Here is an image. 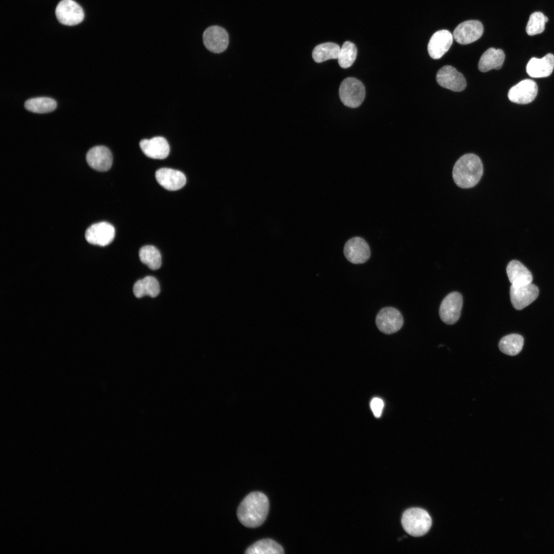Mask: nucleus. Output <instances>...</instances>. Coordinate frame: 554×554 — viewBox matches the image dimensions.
Wrapping results in <instances>:
<instances>
[{"instance_id":"nucleus-27","label":"nucleus","mask_w":554,"mask_h":554,"mask_svg":"<svg viewBox=\"0 0 554 554\" xmlns=\"http://www.w3.org/2000/svg\"><path fill=\"white\" fill-rule=\"evenodd\" d=\"M141 261L150 269L157 270L161 266L162 258L159 250L152 245H146L139 251Z\"/></svg>"},{"instance_id":"nucleus-26","label":"nucleus","mask_w":554,"mask_h":554,"mask_svg":"<svg viewBox=\"0 0 554 554\" xmlns=\"http://www.w3.org/2000/svg\"><path fill=\"white\" fill-rule=\"evenodd\" d=\"M524 339L518 334H510L503 337L499 342V347L504 353L516 355L522 350Z\"/></svg>"},{"instance_id":"nucleus-17","label":"nucleus","mask_w":554,"mask_h":554,"mask_svg":"<svg viewBox=\"0 0 554 554\" xmlns=\"http://www.w3.org/2000/svg\"><path fill=\"white\" fill-rule=\"evenodd\" d=\"M155 176L159 184L168 190L180 189L186 183V176L183 172L171 168H161L156 171Z\"/></svg>"},{"instance_id":"nucleus-3","label":"nucleus","mask_w":554,"mask_h":554,"mask_svg":"<svg viewBox=\"0 0 554 554\" xmlns=\"http://www.w3.org/2000/svg\"><path fill=\"white\" fill-rule=\"evenodd\" d=\"M401 522L406 532L413 537H420L429 531L431 526L432 520L426 510L414 507L404 512Z\"/></svg>"},{"instance_id":"nucleus-24","label":"nucleus","mask_w":554,"mask_h":554,"mask_svg":"<svg viewBox=\"0 0 554 554\" xmlns=\"http://www.w3.org/2000/svg\"><path fill=\"white\" fill-rule=\"evenodd\" d=\"M340 46L334 43L327 42L316 46L312 51V57L316 63H322L330 59L338 58Z\"/></svg>"},{"instance_id":"nucleus-10","label":"nucleus","mask_w":554,"mask_h":554,"mask_svg":"<svg viewBox=\"0 0 554 554\" xmlns=\"http://www.w3.org/2000/svg\"><path fill=\"white\" fill-rule=\"evenodd\" d=\"M203 41L208 50L219 53L226 49L229 43V36L224 28L218 26H212L207 28L204 32Z\"/></svg>"},{"instance_id":"nucleus-11","label":"nucleus","mask_w":554,"mask_h":554,"mask_svg":"<svg viewBox=\"0 0 554 554\" xmlns=\"http://www.w3.org/2000/svg\"><path fill=\"white\" fill-rule=\"evenodd\" d=\"M538 288L532 283L510 288V300L513 307L521 310L533 302L538 296Z\"/></svg>"},{"instance_id":"nucleus-1","label":"nucleus","mask_w":554,"mask_h":554,"mask_svg":"<svg viewBox=\"0 0 554 554\" xmlns=\"http://www.w3.org/2000/svg\"><path fill=\"white\" fill-rule=\"evenodd\" d=\"M269 508V501L264 493L252 492L240 503L237 511L238 518L247 527H257L265 521Z\"/></svg>"},{"instance_id":"nucleus-7","label":"nucleus","mask_w":554,"mask_h":554,"mask_svg":"<svg viewBox=\"0 0 554 554\" xmlns=\"http://www.w3.org/2000/svg\"><path fill=\"white\" fill-rule=\"evenodd\" d=\"M463 305V298L458 292L448 294L442 301L439 309L441 319L445 323L453 324L460 316Z\"/></svg>"},{"instance_id":"nucleus-16","label":"nucleus","mask_w":554,"mask_h":554,"mask_svg":"<svg viewBox=\"0 0 554 554\" xmlns=\"http://www.w3.org/2000/svg\"><path fill=\"white\" fill-rule=\"evenodd\" d=\"M453 37L452 34L447 30L436 32L428 44V52L430 56L436 60L440 58L450 48Z\"/></svg>"},{"instance_id":"nucleus-21","label":"nucleus","mask_w":554,"mask_h":554,"mask_svg":"<svg viewBox=\"0 0 554 554\" xmlns=\"http://www.w3.org/2000/svg\"><path fill=\"white\" fill-rule=\"evenodd\" d=\"M504 60L505 54L502 49L489 48L480 57L479 70L483 72L492 69L498 70L502 67Z\"/></svg>"},{"instance_id":"nucleus-23","label":"nucleus","mask_w":554,"mask_h":554,"mask_svg":"<svg viewBox=\"0 0 554 554\" xmlns=\"http://www.w3.org/2000/svg\"><path fill=\"white\" fill-rule=\"evenodd\" d=\"M247 554H283L282 547L270 539H263L249 546L245 551Z\"/></svg>"},{"instance_id":"nucleus-8","label":"nucleus","mask_w":554,"mask_h":554,"mask_svg":"<svg viewBox=\"0 0 554 554\" xmlns=\"http://www.w3.org/2000/svg\"><path fill=\"white\" fill-rule=\"evenodd\" d=\"M436 81L441 87L456 92L463 90L466 86V81L463 74L449 65L444 66L439 70Z\"/></svg>"},{"instance_id":"nucleus-19","label":"nucleus","mask_w":554,"mask_h":554,"mask_svg":"<svg viewBox=\"0 0 554 554\" xmlns=\"http://www.w3.org/2000/svg\"><path fill=\"white\" fill-rule=\"evenodd\" d=\"M554 68V55L548 53L541 58H531L526 66L528 74L535 78L549 76Z\"/></svg>"},{"instance_id":"nucleus-29","label":"nucleus","mask_w":554,"mask_h":554,"mask_svg":"<svg viewBox=\"0 0 554 554\" xmlns=\"http://www.w3.org/2000/svg\"><path fill=\"white\" fill-rule=\"evenodd\" d=\"M548 21L547 17L541 12L532 13L527 23L526 31L527 34L532 36L541 33L545 29V23Z\"/></svg>"},{"instance_id":"nucleus-13","label":"nucleus","mask_w":554,"mask_h":554,"mask_svg":"<svg viewBox=\"0 0 554 554\" xmlns=\"http://www.w3.org/2000/svg\"><path fill=\"white\" fill-rule=\"evenodd\" d=\"M114 236V227L104 222L92 225L85 232V238L88 243L101 246H105L110 244Z\"/></svg>"},{"instance_id":"nucleus-12","label":"nucleus","mask_w":554,"mask_h":554,"mask_svg":"<svg viewBox=\"0 0 554 554\" xmlns=\"http://www.w3.org/2000/svg\"><path fill=\"white\" fill-rule=\"evenodd\" d=\"M483 29V25L480 21H466L457 26L453 32V37L460 44H470L480 38Z\"/></svg>"},{"instance_id":"nucleus-14","label":"nucleus","mask_w":554,"mask_h":554,"mask_svg":"<svg viewBox=\"0 0 554 554\" xmlns=\"http://www.w3.org/2000/svg\"><path fill=\"white\" fill-rule=\"evenodd\" d=\"M538 86L533 80H524L512 87L508 93L509 100L519 104L531 102L536 97Z\"/></svg>"},{"instance_id":"nucleus-9","label":"nucleus","mask_w":554,"mask_h":554,"mask_svg":"<svg viewBox=\"0 0 554 554\" xmlns=\"http://www.w3.org/2000/svg\"><path fill=\"white\" fill-rule=\"evenodd\" d=\"M346 259L354 264L365 263L370 256L368 243L360 237H354L346 242L344 247Z\"/></svg>"},{"instance_id":"nucleus-25","label":"nucleus","mask_w":554,"mask_h":554,"mask_svg":"<svg viewBox=\"0 0 554 554\" xmlns=\"http://www.w3.org/2000/svg\"><path fill=\"white\" fill-rule=\"evenodd\" d=\"M56 101L48 97H38L27 100L25 102V108L32 112L45 113L53 111L56 108Z\"/></svg>"},{"instance_id":"nucleus-5","label":"nucleus","mask_w":554,"mask_h":554,"mask_svg":"<svg viewBox=\"0 0 554 554\" xmlns=\"http://www.w3.org/2000/svg\"><path fill=\"white\" fill-rule=\"evenodd\" d=\"M375 324L379 330L386 334L399 330L403 324V318L396 308L388 307L381 309L375 318Z\"/></svg>"},{"instance_id":"nucleus-22","label":"nucleus","mask_w":554,"mask_h":554,"mask_svg":"<svg viewBox=\"0 0 554 554\" xmlns=\"http://www.w3.org/2000/svg\"><path fill=\"white\" fill-rule=\"evenodd\" d=\"M133 291L135 296L137 298H141L145 295L154 298L159 295L160 287L156 278L152 276H147L134 283Z\"/></svg>"},{"instance_id":"nucleus-20","label":"nucleus","mask_w":554,"mask_h":554,"mask_svg":"<svg viewBox=\"0 0 554 554\" xmlns=\"http://www.w3.org/2000/svg\"><path fill=\"white\" fill-rule=\"evenodd\" d=\"M510 282L515 286L524 285L531 283L533 278L530 271L520 262L510 261L506 268Z\"/></svg>"},{"instance_id":"nucleus-30","label":"nucleus","mask_w":554,"mask_h":554,"mask_svg":"<svg viewBox=\"0 0 554 554\" xmlns=\"http://www.w3.org/2000/svg\"><path fill=\"white\" fill-rule=\"evenodd\" d=\"M370 406L374 416L380 417L384 407L383 401L379 398H374L371 400Z\"/></svg>"},{"instance_id":"nucleus-18","label":"nucleus","mask_w":554,"mask_h":554,"mask_svg":"<svg viewBox=\"0 0 554 554\" xmlns=\"http://www.w3.org/2000/svg\"><path fill=\"white\" fill-rule=\"evenodd\" d=\"M140 146L147 156L153 159H164L168 156L170 151L167 141L162 136L142 140Z\"/></svg>"},{"instance_id":"nucleus-6","label":"nucleus","mask_w":554,"mask_h":554,"mask_svg":"<svg viewBox=\"0 0 554 554\" xmlns=\"http://www.w3.org/2000/svg\"><path fill=\"white\" fill-rule=\"evenodd\" d=\"M55 15L58 22L68 26L81 23L84 18L81 6L73 0H62L57 4Z\"/></svg>"},{"instance_id":"nucleus-4","label":"nucleus","mask_w":554,"mask_h":554,"mask_svg":"<svg viewBox=\"0 0 554 554\" xmlns=\"http://www.w3.org/2000/svg\"><path fill=\"white\" fill-rule=\"evenodd\" d=\"M339 96L345 106L357 108L361 105L365 98V87L360 81L355 78H346L340 85Z\"/></svg>"},{"instance_id":"nucleus-28","label":"nucleus","mask_w":554,"mask_h":554,"mask_svg":"<svg viewBox=\"0 0 554 554\" xmlns=\"http://www.w3.org/2000/svg\"><path fill=\"white\" fill-rule=\"evenodd\" d=\"M357 55L355 45L350 41L345 42L340 51L338 63L342 68H348L354 63Z\"/></svg>"},{"instance_id":"nucleus-2","label":"nucleus","mask_w":554,"mask_h":554,"mask_svg":"<svg viewBox=\"0 0 554 554\" xmlns=\"http://www.w3.org/2000/svg\"><path fill=\"white\" fill-rule=\"evenodd\" d=\"M483 173V166L478 156L467 153L456 162L452 170L454 183L462 188H470L477 185Z\"/></svg>"},{"instance_id":"nucleus-15","label":"nucleus","mask_w":554,"mask_h":554,"mask_svg":"<svg viewBox=\"0 0 554 554\" xmlns=\"http://www.w3.org/2000/svg\"><path fill=\"white\" fill-rule=\"evenodd\" d=\"M86 161L93 169L100 171H106L111 167L112 155L110 150L104 146H97L91 148L87 153Z\"/></svg>"}]
</instances>
